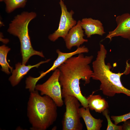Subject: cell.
<instances>
[{
    "label": "cell",
    "instance_id": "cell-17",
    "mask_svg": "<svg viewBox=\"0 0 130 130\" xmlns=\"http://www.w3.org/2000/svg\"><path fill=\"white\" fill-rule=\"evenodd\" d=\"M112 120L114 121V124L117 125L119 123L124 122L130 119V112L128 113L119 116H111Z\"/></svg>",
    "mask_w": 130,
    "mask_h": 130
},
{
    "label": "cell",
    "instance_id": "cell-8",
    "mask_svg": "<svg viewBox=\"0 0 130 130\" xmlns=\"http://www.w3.org/2000/svg\"><path fill=\"white\" fill-rule=\"evenodd\" d=\"M117 26L113 31L109 32L106 38L110 41L113 37L120 36L130 41V14L125 13L117 16Z\"/></svg>",
    "mask_w": 130,
    "mask_h": 130
},
{
    "label": "cell",
    "instance_id": "cell-14",
    "mask_svg": "<svg viewBox=\"0 0 130 130\" xmlns=\"http://www.w3.org/2000/svg\"><path fill=\"white\" fill-rule=\"evenodd\" d=\"M10 48L5 45L0 46V64L1 70L6 73L9 74L13 71V68L11 66L7 60V55Z\"/></svg>",
    "mask_w": 130,
    "mask_h": 130
},
{
    "label": "cell",
    "instance_id": "cell-2",
    "mask_svg": "<svg viewBox=\"0 0 130 130\" xmlns=\"http://www.w3.org/2000/svg\"><path fill=\"white\" fill-rule=\"evenodd\" d=\"M107 53L104 46L100 44L97 57L92 62L93 72L91 78L100 81V90L105 96L113 97L116 94L122 93L130 97V90L123 85L120 79L122 75L129 73L130 65L127 63L126 69L123 72H112L110 70V64H106L105 63Z\"/></svg>",
    "mask_w": 130,
    "mask_h": 130
},
{
    "label": "cell",
    "instance_id": "cell-10",
    "mask_svg": "<svg viewBox=\"0 0 130 130\" xmlns=\"http://www.w3.org/2000/svg\"><path fill=\"white\" fill-rule=\"evenodd\" d=\"M50 60V59H48L45 61H41L33 65H26L19 62L16 64L15 69L13 70L12 75L9 78L12 85L14 86L17 85L32 68L34 67L38 68L41 64L47 63Z\"/></svg>",
    "mask_w": 130,
    "mask_h": 130
},
{
    "label": "cell",
    "instance_id": "cell-16",
    "mask_svg": "<svg viewBox=\"0 0 130 130\" xmlns=\"http://www.w3.org/2000/svg\"><path fill=\"white\" fill-rule=\"evenodd\" d=\"M104 116H105L107 122L106 130H123L122 125H117L113 123L111 120L109 114V111L107 109L103 112Z\"/></svg>",
    "mask_w": 130,
    "mask_h": 130
},
{
    "label": "cell",
    "instance_id": "cell-6",
    "mask_svg": "<svg viewBox=\"0 0 130 130\" xmlns=\"http://www.w3.org/2000/svg\"><path fill=\"white\" fill-rule=\"evenodd\" d=\"M60 73L59 69H56L45 82L36 85L35 87V90L40 91L41 95H46L50 97L58 107H61L64 104L61 87L59 79Z\"/></svg>",
    "mask_w": 130,
    "mask_h": 130
},
{
    "label": "cell",
    "instance_id": "cell-20",
    "mask_svg": "<svg viewBox=\"0 0 130 130\" xmlns=\"http://www.w3.org/2000/svg\"></svg>",
    "mask_w": 130,
    "mask_h": 130
},
{
    "label": "cell",
    "instance_id": "cell-11",
    "mask_svg": "<svg viewBox=\"0 0 130 130\" xmlns=\"http://www.w3.org/2000/svg\"><path fill=\"white\" fill-rule=\"evenodd\" d=\"M81 24L87 38H90L94 34L102 36L105 33L103 24L98 20L84 18L81 21Z\"/></svg>",
    "mask_w": 130,
    "mask_h": 130
},
{
    "label": "cell",
    "instance_id": "cell-15",
    "mask_svg": "<svg viewBox=\"0 0 130 130\" xmlns=\"http://www.w3.org/2000/svg\"><path fill=\"white\" fill-rule=\"evenodd\" d=\"M6 5V11L9 13L15 9L24 8L26 4L27 0H4Z\"/></svg>",
    "mask_w": 130,
    "mask_h": 130
},
{
    "label": "cell",
    "instance_id": "cell-19",
    "mask_svg": "<svg viewBox=\"0 0 130 130\" xmlns=\"http://www.w3.org/2000/svg\"><path fill=\"white\" fill-rule=\"evenodd\" d=\"M4 0H0V2H2V1H4Z\"/></svg>",
    "mask_w": 130,
    "mask_h": 130
},
{
    "label": "cell",
    "instance_id": "cell-12",
    "mask_svg": "<svg viewBox=\"0 0 130 130\" xmlns=\"http://www.w3.org/2000/svg\"><path fill=\"white\" fill-rule=\"evenodd\" d=\"M89 107H83L79 108L81 117L83 119L87 130H100L102 126L103 120L94 118L90 113Z\"/></svg>",
    "mask_w": 130,
    "mask_h": 130
},
{
    "label": "cell",
    "instance_id": "cell-5",
    "mask_svg": "<svg viewBox=\"0 0 130 130\" xmlns=\"http://www.w3.org/2000/svg\"><path fill=\"white\" fill-rule=\"evenodd\" d=\"M64 98L65 111L62 121L63 130H82L79 112V101L75 97L67 95Z\"/></svg>",
    "mask_w": 130,
    "mask_h": 130
},
{
    "label": "cell",
    "instance_id": "cell-18",
    "mask_svg": "<svg viewBox=\"0 0 130 130\" xmlns=\"http://www.w3.org/2000/svg\"><path fill=\"white\" fill-rule=\"evenodd\" d=\"M122 125L123 130H130V119L124 122Z\"/></svg>",
    "mask_w": 130,
    "mask_h": 130
},
{
    "label": "cell",
    "instance_id": "cell-3",
    "mask_svg": "<svg viewBox=\"0 0 130 130\" xmlns=\"http://www.w3.org/2000/svg\"><path fill=\"white\" fill-rule=\"evenodd\" d=\"M57 106L50 97L42 96L38 91L30 92L27 104V116L31 130H45L57 118Z\"/></svg>",
    "mask_w": 130,
    "mask_h": 130
},
{
    "label": "cell",
    "instance_id": "cell-9",
    "mask_svg": "<svg viewBox=\"0 0 130 130\" xmlns=\"http://www.w3.org/2000/svg\"><path fill=\"white\" fill-rule=\"evenodd\" d=\"M84 31L81 24V21L79 20L76 24L69 31L64 39L66 48L70 50L72 48L76 46L78 48L88 40L84 38Z\"/></svg>",
    "mask_w": 130,
    "mask_h": 130
},
{
    "label": "cell",
    "instance_id": "cell-7",
    "mask_svg": "<svg viewBox=\"0 0 130 130\" xmlns=\"http://www.w3.org/2000/svg\"><path fill=\"white\" fill-rule=\"evenodd\" d=\"M61 9V14L58 29L48 36L51 41L54 42L61 37L64 40L70 29L77 24L76 21L73 18L74 11L69 12L63 0L59 2Z\"/></svg>",
    "mask_w": 130,
    "mask_h": 130
},
{
    "label": "cell",
    "instance_id": "cell-13",
    "mask_svg": "<svg viewBox=\"0 0 130 130\" xmlns=\"http://www.w3.org/2000/svg\"><path fill=\"white\" fill-rule=\"evenodd\" d=\"M86 98L89 109L96 112H102L109 107L107 102L99 95L91 94Z\"/></svg>",
    "mask_w": 130,
    "mask_h": 130
},
{
    "label": "cell",
    "instance_id": "cell-4",
    "mask_svg": "<svg viewBox=\"0 0 130 130\" xmlns=\"http://www.w3.org/2000/svg\"><path fill=\"white\" fill-rule=\"evenodd\" d=\"M36 16L37 14L34 12H23L14 17L9 24L7 30L9 33L17 37L19 39L22 63L23 64L26 65L29 58L34 55L44 57L42 52L33 48L29 34V24Z\"/></svg>",
    "mask_w": 130,
    "mask_h": 130
},
{
    "label": "cell",
    "instance_id": "cell-1",
    "mask_svg": "<svg viewBox=\"0 0 130 130\" xmlns=\"http://www.w3.org/2000/svg\"><path fill=\"white\" fill-rule=\"evenodd\" d=\"M93 58L92 56H84L83 53L68 59L58 67L60 71L59 81L62 87V97H75L84 107H88L87 99L81 93L80 81L85 84L90 82L93 73L89 65Z\"/></svg>",
    "mask_w": 130,
    "mask_h": 130
}]
</instances>
